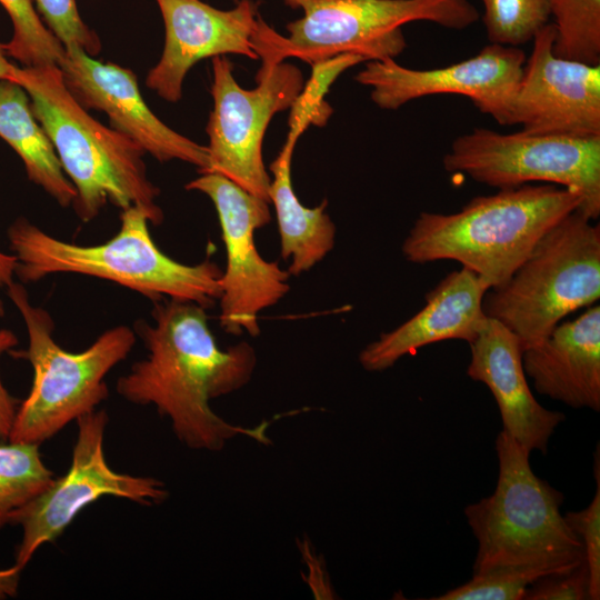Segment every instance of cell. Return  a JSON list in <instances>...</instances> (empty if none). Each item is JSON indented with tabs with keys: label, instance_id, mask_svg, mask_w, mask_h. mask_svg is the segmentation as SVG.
I'll list each match as a JSON object with an SVG mask.
<instances>
[{
	"label": "cell",
	"instance_id": "obj_23",
	"mask_svg": "<svg viewBox=\"0 0 600 600\" xmlns=\"http://www.w3.org/2000/svg\"><path fill=\"white\" fill-rule=\"evenodd\" d=\"M557 57L600 64V0H548Z\"/></svg>",
	"mask_w": 600,
	"mask_h": 600
},
{
	"label": "cell",
	"instance_id": "obj_32",
	"mask_svg": "<svg viewBox=\"0 0 600 600\" xmlns=\"http://www.w3.org/2000/svg\"><path fill=\"white\" fill-rule=\"evenodd\" d=\"M21 571L16 564L0 569V600L17 596Z\"/></svg>",
	"mask_w": 600,
	"mask_h": 600
},
{
	"label": "cell",
	"instance_id": "obj_21",
	"mask_svg": "<svg viewBox=\"0 0 600 600\" xmlns=\"http://www.w3.org/2000/svg\"><path fill=\"white\" fill-rule=\"evenodd\" d=\"M0 138L21 159L31 182L61 207H69L76 190L66 176L52 142L34 117L27 91L10 80H0Z\"/></svg>",
	"mask_w": 600,
	"mask_h": 600
},
{
	"label": "cell",
	"instance_id": "obj_9",
	"mask_svg": "<svg viewBox=\"0 0 600 600\" xmlns=\"http://www.w3.org/2000/svg\"><path fill=\"white\" fill-rule=\"evenodd\" d=\"M442 163L498 189L532 182L563 187L580 194L578 211L592 221L600 216V137L477 128L453 140Z\"/></svg>",
	"mask_w": 600,
	"mask_h": 600
},
{
	"label": "cell",
	"instance_id": "obj_26",
	"mask_svg": "<svg viewBox=\"0 0 600 600\" xmlns=\"http://www.w3.org/2000/svg\"><path fill=\"white\" fill-rule=\"evenodd\" d=\"M564 573L541 567L502 568L472 578L431 600H523L526 589L542 577Z\"/></svg>",
	"mask_w": 600,
	"mask_h": 600
},
{
	"label": "cell",
	"instance_id": "obj_29",
	"mask_svg": "<svg viewBox=\"0 0 600 600\" xmlns=\"http://www.w3.org/2000/svg\"><path fill=\"white\" fill-rule=\"evenodd\" d=\"M590 600L589 572L583 560L573 570L553 573L531 583L523 600Z\"/></svg>",
	"mask_w": 600,
	"mask_h": 600
},
{
	"label": "cell",
	"instance_id": "obj_25",
	"mask_svg": "<svg viewBox=\"0 0 600 600\" xmlns=\"http://www.w3.org/2000/svg\"><path fill=\"white\" fill-rule=\"evenodd\" d=\"M490 43L517 47L532 40L549 23L548 0H482Z\"/></svg>",
	"mask_w": 600,
	"mask_h": 600
},
{
	"label": "cell",
	"instance_id": "obj_7",
	"mask_svg": "<svg viewBox=\"0 0 600 600\" xmlns=\"http://www.w3.org/2000/svg\"><path fill=\"white\" fill-rule=\"evenodd\" d=\"M6 291L28 336L27 349L10 353L28 360L33 370L8 441L41 444L108 398L106 377L129 356L136 332L127 326L109 328L87 349L70 352L54 340L53 319L30 301L23 284L13 282Z\"/></svg>",
	"mask_w": 600,
	"mask_h": 600
},
{
	"label": "cell",
	"instance_id": "obj_4",
	"mask_svg": "<svg viewBox=\"0 0 600 600\" xmlns=\"http://www.w3.org/2000/svg\"><path fill=\"white\" fill-rule=\"evenodd\" d=\"M148 213L140 207L121 210L119 231L108 241L83 246L63 241L20 218L8 230L18 264L16 277L37 282L56 273H74L108 280L151 301L172 299L204 309L220 298L222 270L211 260L178 262L154 243Z\"/></svg>",
	"mask_w": 600,
	"mask_h": 600
},
{
	"label": "cell",
	"instance_id": "obj_3",
	"mask_svg": "<svg viewBox=\"0 0 600 600\" xmlns=\"http://www.w3.org/2000/svg\"><path fill=\"white\" fill-rule=\"evenodd\" d=\"M13 82L27 91L32 112L74 187L71 206L82 222L93 220L107 203L121 210L140 207L151 224L162 222L160 190L148 177L144 151L90 116L67 89L59 66L17 67Z\"/></svg>",
	"mask_w": 600,
	"mask_h": 600
},
{
	"label": "cell",
	"instance_id": "obj_13",
	"mask_svg": "<svg viewBox=\"0 0 600 600\" xmlns=\"http://www.w3.org/2000/svg\"><path fill=\"white\" fill-rule=\"evenodd\" d=\"M526 60L517 47L490 43L477 56L443 68L414 70L391 58L370 61L354 79L371 88V99L381 109L396 110L432 94H459L507 126Z\"/></svg>",
	"mask_w": 600,
	"mask_h": 600
},
{
	"label": "cell",
	"instance_id": "obj_8",
	"mask_svg": "<svg viewBox=\"0 0 600 600\" xmlns=\"http://www.w3.org/2000/svg\"><path fill=\"white\" fill-rule=\"evenodd\" d=\"M600 298V227L578 210L554 224L502 284L483 298L523 350L540 343L571 312Z\"/></svg>",
	"mask_w": 600,
	"mask_h": 600
},
{
	"label": "cell",
	"instance_id": "obj_28",
	"mask_svg": "<svg viewBox=\"0 0 600 600\" xmlns=\"http://www.w3.org/2000/svg\"><path fill=\"white\" fill-rule=\"evenodd\" d=\"M37 8L49 30L63 47H79L94 57L101 41L81 19L76 0H36Z\"/></svg>",
	"mask_w": 600,
	"mask_h": 600
},
{
	"label": "cell",
	"instance_id": "obj_15",
	"mask_svg": "<svg viewBox=\"0 0 600 600\" xmlns=\"http://www.w3.org/2000/svg\"><path fill=\"white\" fill-rule=\"evenodd\" d=\"M63 82L87 110L104 112L112 129L134 141L160 162L180 160L207 171L206 146L180 134L162 122L147 106L132 70L96 60L79 47H66L59 63Z\"/></svg>",
	"mask_w": 600,
	"mask_h": 600
},
{
	"label": "cell",
	"instance_id": "obj_30",
	"mask_svg": "<svg viewBox=\"0 0 600 600\" xmlns=\"http://www.w3.org/2000/svg\"><path fill=\"white\" fill-rule=\"evenodd\" d=\"M18 344L17 336L9 329H0V359ZM19 400L4 387L0 376V440L8 441L19 406Z\"/></svg>",
	"mask_w": 600,
	"mask_h": 600
},
{
	"label": "cell",
	"instance_id": "obj_19",
	"mask_svg": "<svg viewBox=\"0 0 600 600\" xmlns=\"http://www.w3.org/2000/svg\"><path fill=\"white\" fill-rule=\"evenodd\" d=\"M522 368L538 393L571 408L600 410V307L558 323L522 352Z\"/></svg>",
	"mask_w": 600,
	"mask_h": 600
},
{
	"label": "cell",
	"instance_id": "obj_17",
	"mask_svg": "<svg viewBox=\"0 0 600 600\" xmlns=\"http://www.w3.org/2000/svg\"><path fill=\"white\" fill-rule=\"evenodd\" d=\"M467 374L484 383L499 407L503 431L530 453H547L556 428L564 413L542 407L533 397L522 368L523 348L519 338L496 319L487 317L469 343Z\"/></svg>",
	"mask_w": 600,
	"mask_h": 600
},
{
	"label": "cell",
	"instance_id": "obj_12",
	"mask_svg": "<svg viewBox=\"0 0 600 600\" xmlns=\"http://www.w3.org/2000/svg\"><path fill=\"white\" fill-rule=\"evenodd\" d=\"M186 189L208 196L218 214L227 259L220 277V326L231 334L244 330L257 337L261 311L290 289V273L263 259L254 242L256 230L271 220L269 203L213 172L201 173Z\"/></svg>",
	"mask_w": 600,
	"mask_h": 600
},
{
	"label": "cell",
	"instance_id": "obj_27",
	"mask_svg": "<svg viewBox=\"0 0 600 600\" xmlns=\"http://www.w3.org/2000/svg\"><path fill=\"white\" fill-rule=\"evenodd\" d=\"M597 490L590 504L580 511L563 514L567 524L580 539L589 572L590 600L600 599V461L599 446L594 454Z\"/></svg>",
	"mask_w": 600,
	"mask_h": 600
},
{
	"label": "cell",
	"instance_id": "obj_33",
	"mask_svg": "<svg viewBox=\"0 0 600 600\" xmlns=\"http://www.w3.org/2000/svg\"><path fill=\"white\" fill-rule=\"evenodd\" d=\"M16 68L17 66L11 63L8 59L4 43L0 42V80L13 81Z\"/></svg>",
	"mask_w": 600,
	"mask_h": 600
},
{
	"label": "cell",
	"instance_id": "obj_20",
	"mask_svg": "<svg viewBox=\"0 0 600 600\" xmlns=\"http://www.w3.org/2000/svg\"><path fill=\"white\" fill-rule=\"evenodd\" d=\"M302 129L293 124L283 149L270 164L273 178L269 198L276 210L281 256L290 261V276H300L313 268L332 250L336 241V226L326 212L328 201L314 208L304 207L292 187V152Z\"/></svg>",
	"mask_w": 600,
	"mask_h": 600
},
{
	"label": "cell",
	"instance_id": "obj_18",
	"mask_svg": "<svg viewBox=\"0 0 600 600\" xmlns=\"http://www.w3.org/2000/svg\"><path fill=\"white\" fill-rule=\"evenodd\" d=\"M489 289L467 268L451 271L426 294L421 310L361 350L360 364L379 372L428 344L454 339L470 343L487 319L482 303Z\"/></svg>",
	"mask_w": 600,
	"mask_h": 600
},
{
	"label": "cell",
	"instance_id": "obj_22",
	"mask_svg": "<svg viewBox=\"0 0 600 600\" xmlns=\"http://www.w3.org/2000/svg\"><path fill=\"white\" fill-rule=\"evenodd\" d=\"M6 442L0 444V528L10 524L12 514L54 479L43 463L39 444Z\"/></svg>",
	"mask_w": 600,
	"mask_h": 600
},
{
	"label": "cell",
	"instance_id": "obj_6",
	"mask_svg": "<svg viewBox=\"0 0 600 600\" xmlns=\"http://www.w3.org/2000/svg\"><path fill=\"white\" fill-rule=\"evenodd\" d=\"M496 451L499 474L493 493L464 509L478 542L473 576L518 567L573 570L584 556L560 512L563 494L533 473L530 452L503 430Z\"/></svg>",
	"mask_w": 600,
	"mask_h": 600
},
{
	"label": "cell",
	"instance_id": "obj_14",
	"mask_svg": "<svg viewBox=\"0 0 600 600\" xmlns=\"http://www.w3.org/2000/svg\"><path fill=\"white\" fill-rule=\"evenodd\" d=\"M554 38L553 23L533 37L509 124L529 133L600 137V64L557 57Z\"/></svg>",
	"mask_w": 600,
	"mask_h": 600
},
{
	"label": "cell",
	"instance_id": "obj_24",
	"mask_svg": "<svg viewBox=\"0 0 600 600\" xmlns=\"http://www.w3.org/2000/svg\"><path fill=\"white\" fill-rule=\"evenodd\" d=\"M12 23V37L4 43L8 57L22 67L59 66L63 44L42 22L32 0H0Z\"/></svg>",
	"mask_w": 600,
	"mask_h": 600
},
{
	"label": "cell",
	"instance_id": "obj_1",
	"mask_svg": "<svg viewBox=\"0 0 600 600\" xmlns=\"http://www.w3.org/2000/svg\"><path fill=\"white\" fill-rule=\"evenodd\" d=\"M206 310L188 301H154L152 322L138 321L134 328L148 354L118 379L116 390L131 403L154 406L191 449L218 451L237 436L269 444V421L236 426L210 407L212 399L249 382L257 356L246 341L221 349Z\"/></svg>",
	"mask_w": 600,
	"mask_h": 600
},
{
	"label": "cell",
	"instance_id": "obj_10",
	"mask_svg": "<svg viewBox=\"0 0 600 600\" xmlns=\"http://www.w3.org/2000/svg\"><path fill=\"white\" fill-rule=\"evenodd\" d=\"M256 80L254 89H243L233 77V63L226 56L212 58L213 109L206 129L209 167L202 173H219L270 203L263 138L273 116L301 98L303 77L296 66L282 61L260 69Z\"/></svg>",
	"mask_w": 600,
	"mask_h": 600
},
{
	"label": "cell",
	"instance_id": "obj_5",
	"mask_svg": "<svg viewBox=\"0 0 600 600\" xmlns=\"http://www.w3.org/2000/svg\"><path fill=\"white\" fill-rule=\"evenodd\" d=\"M301 8V18L287 24L288 36L260 16L252 47L264 70L294 57L313 68L341 56L362 61L394 59L407 47L402 26L429 21L461 30L479 19L468 0H283Z\"/></svg>",
	"mask_w": 600,
	"mask_h": 600
},
{
	"label": "cell",
	"instance_id": "obj_31",
	"mask_svg": "<svg viewBox=\"0 0 600 600\" xmlns=\"http://www.w3.org/2000/svg\"><path fill=\"white\" fill-rule=\"evenodd\" d=\"M17 264L18 261L13 253H6L0 250V319L4 316V303L1 292L14 282Z\"/></svg>",
	"mask_w": 600,
	"mask_h": 600
},
{
	"label": "cell",
	"instance_id": "obj_2",
	"mask_svg": "<svg viewBox=\"0 0 600 600\" xmlns=\"http://www.w3.org/2000/svg\"><path fill=\"white\" fill-rule=\"evenodd\" d=\"M581 202L577 192L550 183L499 189L453 213L421 212L401 250L417 264L457 261L491 289L507 281L538 241Z\"/></svg>",
	"mask_w": 600,
	"mask_h": 600
},
{
	"label": "cell",
	"instance_id": "obj_11",
	"mask_svg": "<svg viewBox=\"0 0 600 600\" xmlns=\"http://www.w3.org/2000/svg\"><path fill=\"white\" fill-rule=\"evenodd\" d=\"M108 420L104 410L77 419L78 434L68 472L12 514L10 524L22 529L14 563L20 569L42 544L58 539L83 508L103 496L143 506L168 499L169 492L159 479L117 472L108 464L103 449Z\"/></svg>",
	"mask_w": 600,
	"mask_h": 600
},
{
	"label": "cell",
	"instance_id": "obj_16",
	"mask_svg": "<svg viewBox=\"0 0 600 600\" xmlns=\"http://www.w3.org/2000/svg\"><path fill=\"white\" fill-rule=\"evenodd\" d=\"M164 24V46L146 84L168 102H178L188 71L200 60L241 54L259 59L252 37L260 13L252 0H240L229 10L201 0H156Z\"/></svg>",
	"mask_w": 600,
	"mask_h": 600
}]
</instances>
